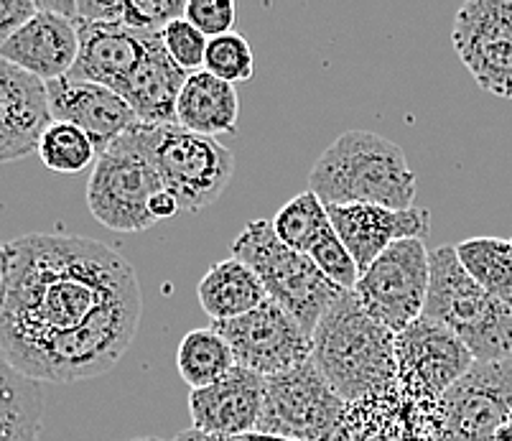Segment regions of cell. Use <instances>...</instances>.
Wrapping results in <instances>:
<instances>
[{
  "label": "cell",
  "instance_id": "obj_1",
  "mask_svg": "<svg viewBox=\"0 0 512 441\" xmlns=\"http://www.w3.org/2000/svg\"><path fill=\"white\" fill-rule=\"evenodd\" d=\"M143 314L136 268L100 240L31 232L6 243L0 350L39 383H77L118 365Z\"/></svg>",
  "mask_w": 512,
  "mask_h": 441
},
{
  "label": "cell",
  "instance_id": "obj_2",
  "mask_svg": "<svg viewBox=\"0 0 512 441\" xmlns=\"http://www.w3.org/2000/svg\"><path fill=\"white\" fill-rule=\"evenodd\" d=\"M309 192L327 207L380 204L390 210H411L416 174L403 148L390 138L372 131H347L314 161Z\"/></svg>",
  "mask_w": 512,
  "mask_h": 441
},
{
  "label": "cell",
  "instance_id": "obj_3",
  "mask_svg": "<svg viewBox=\"0 0 512 441\" xmlns=\"http://www.w3.org/2000/svg\"><path fill=\"white\" fill-rule=\"evenodd\" d=\"M311 360L347 403L385 391L398 373L395 334L344 291L316 324Z\"/></svg>",
  "mask_w": 512,
  "mask_h": 441
},
{
  "label": "cell",
  "instance_id": "obj_4",
  "mask_svg": "<svg viewBox=\"0 0 512 441\" xmlns=\"http://www.w3.org/2000/svg\"><path fill=\"white\" fill-rule=\"evenodd\" d=\"M423 317L449 327L477 362L512 360V304L495 299L459 263L454 245L431 250Z\"/></svg>",
  "mask_w": 512,
  "mask_h": 441
},
{
  "label": "cell",
  "instance_id": "obj_5",
  "mask_svg": "<svg viewBox=\"0 0 512 441\" xmlns=\"http://www.w3.org/2000/svg\"><path fill=\"white\" fill-rule=\"evenodd\" d=\"M148 131L151 125L136 123L92 166L87 207L107 230L146 232L158 225L151 215V202L166 187L151 159Z\"/></svg>",
  "mask_w": 512,
  "mask_h": 441
},
{
  "label": "cell",
  "instance_id": "obj_6",
  "mask_svg": "<svg viewBox=\"0 0 512 441\" xmlns=\"http://www.w3.org/2000/svg\"><path fill=\"white\" fill-rule=\"evenodd\" d=\"M232 258L245 263L260 278L268 299L286 309L309 334H314L324 311L344 294L311 263L309 255L281 243L268 220L245 225L232 243Z\"/></svg>",
  "mask_w": 512,
  "mask_h": 441
},
{
  "label": "cell",
  "instance_id": "obj_7",
  "mask_svg": "<svg viewBox=\"0 0 512 441\" xmlns=\"http://www.w3.org/2000/svg\"><path fill=\"white\" fill-rule=\"evenodd\" d=\"M148 143L158 176L181 212L207 210L230 187L235 156L217 138L199 136L181 125H151Z\"/></svg>",
  "mask_w": 512,
  "mask_h": 441
},
{
  "label": "cell",
  "instance_id": "obj_8",
  "mask_svg": "<svg viewBox=\"0 0 512 441\" xmlns=\"http://www.w3.org/2000/svg\"><path fill=\"white\" fill-rule=\"evenodd\" d=\"M347 401L309 360L291 373L265 378L260 434L291 441H337Z\"/></svg>",
  "mask_w": 512,
  "mask_h": 441
},
{
  "label": "cell",
  "instance_id": "obj_9",
  "mask_svg": "<svg viewBox=\"0 0 512 441\" xmlns=\"http://www.w3.org/2000/svg\"><path fill=\"white\" fill-rule=\"evenodd\" d=\"M431 286V250L418 238L400 240L360 273L352 294L362 309L393 334L423 317Z\"/></svg>",
  "mask_w": 512,
  "mask_h": 441
},
{
  "label": "cell",
  "instance_id": "obj_10",
  "mask_svg": "<svg viewBox=\"0 0 512 441\" xmlns=\"http://www.w3.org/2000/svg\"><path fill=\"white\" fill-rule=\"evenodd\" d=\"M212 327L230 345L237 368H245L263 378L291 373L309 362L314 352L311 334L271 299L245 317L217 322Z\"/></svg>",
  "mask_w": 512,
  "mask_h": 441
},
{
  "label": "cell",
  "instance_id": "obj_11",
  "mask_svg": "<svg viewBox=\"0 0 512 441\" xmlns=\"http://www.w3.org/2000/svg\"><path fill=\"white\" fill-rule=\"evenodd\" d=\"M441 398L398 378L380 393L347 403L337 441H441Z\"/></svg>",
  "mask_w": 512,
  "mask_h": 441
},
{
  "label": "cell",
  "instance_id": "obj_12",
  "mask_svg": "<svg viewBox=\"0 0 512 441\" xmlns=\"http://www.w3.org/2000/svg\"><path fill=\"white\" fill-rule=\"evenodd\" d=\"M451 46L472 80L512 100V0H469L454 16Z\"/></svg>",
  "mask_w": 512,
  "mask_h": 441
},
{
  "label": "cell",
  "instance_id": "obj_13",
  "mask_svg": "<svg viewBox=\"0 0 512 441\" xmlns=\"http://www.w3.org/2000/svg\"><path fill=\"white\" fill-rule=\"evenodd\" d=\"M512 413V360L474 362L441 396V441H497Z\"/></svg>",
  "mask_w": 512,
  "mask_h": 441
},
{
  "label": "cell",
  "instance_id": "obj_14",
  "mask_svg": "<svg viewBox=\"0 0 512 441\" xmlns=\"http://www.w3.org/2000/svg\"><path fill=\"white\" fill-rule=\"evenodd\" d=\"M395 357V378L434 398L444 396L477 362L449 327L431 317L416 319L411 327L395 334Z\"/></svg>",
  "mask_w": 512,
  "mask_h": 441
},
{
  "label": "cell",
  "instance_id": "obj_15",
  "mask_svg": "<svg viewBox=\"0 0 512 441\" xmlns=\"http://www.w3.org/2000/svg\"><path fill=\"white\" fill-rule=\"evenodd\" d=\"M51 123L54 115L46 82L0 59V164L39 151Z\"/></svg>",
  "mask_w": 512,
  "mask_h": 441
},
{
  "label": "cell",
  "instance_id": "obj_16",
  "mask_svg": "<svg viewBox=\"0 0 512 441\" xmlns=\"http://www.w3.org/2000/svg\"><path fill=\"white\" fill-rule=\"evenodd\" d=\"M327 212L360 273L367 271L370 263L393 243L413 238L423 240L431 227V217L421 207L390 210L380 204H344V207H327Z\"/></svg>",
  "mask_w": 512,
  "mask_h": 441
},
{
  "label": "cell",
  "instance_id": "obj_17",
  "mask_svg": "<svg viewBox=\"0 0 512 441\" xmlns=\"http://www.w3.org/2000/svg\"><path fill=\"white\" fill-rule=\"evenodd\" d=\"M49 105L54 120L72 123L87 133L97 153L107 151L125 131L138 123L136 113L115 90L85 80L49 82Z\"/></svg>",
  "mask_w": 512,
  "mask_h": 441
},
{
  "label": "cell",
  "instance_id": "obj_18",
  "mask_svg": "<svg viewBox=\"0 0 512 441\" xmlns=\"http://www.w3.org/2000/svg\"><path fill=\"white\" fill-rule=\"evenodd\" d=\"M79 57L69 77L120 92L161 34H143L123 23H77Z\"/></svg>",
  "mask_w": 512,
  "mask_h": 441
},
{
  "label": "cell",
  "instance_id": "obj_19",
  "mask_svg": "<svg viewBox=\"0 0 512 441\" xmlns=\"http://www.w3.org/2000/svg\"><path fill=\"white\" fill-rule=\"evenodd\" d=\"M265 398V378L245 368H232L217 383L189 393L194 429L212 436H240L258 429Z\"/></svg>",
  "mask_w": 512,
  "mask_h": 441
},
{
  "label": "cell",
  "instance_id": "obj_20",
  "mask_svg": "<svg viewBox=\"0 0 512 441\" xmlns=\"http://www.w3.org/2000/svg\"><path fill=\"white\" fill-rule=\"evenodd\" d=\"M79 57L77 23L39 8L11 41L0 46V59L34 74L41 82H57L69 77Z\"/></svg>",
  "mask_w": 512,
  "mask_h": 441
},
{
  "label": "cell",
  "instance_id": "obj_21",
  "mask_svg": "<svg viewBox=\"0 0 512 441\" xmlns=\"http://www.w3.org/2000/svg\"><path fill=\"white\" fill-rule=\"evenodd\" d=\"M189 74L174 64L164 41L158 39L130 74L118 95L136 113L138 123L176 125V102Z\"/></svg>",
  "mask_w": 512,
  "mask_h": 441
},
{
  "label": "cell",
  "instance_id": "obj_22",
  "mask_svg": "<svg viewBox=\"0 0 512 441\" xmlns=\"http://www.w3.org/2000/svg\"><path fill=\"white\" fill-rule=\"evenodd\" d=\"M240 97L235 85L217 80L207 69L189 74L176 102V125L199 136H227L237 131Z\"/></svg>",
  "mask_w": 512,
  "mask_h": 441
},
{
  "label": "cell",
  "instance_id": "obj_23",
  "mask_svg": "<svg viewBox=\"0 0 512 441\" xmlns=\"http://www.w3.org/2000/svg\"><path fill=\"white\" fill-rule=\"evenodd\" d=\"M197 296L212 324L245 317L268 301L260 278L237 258L214 263L199 281Z\"/></svg>",
  "mask_w": 512,
  "mask_h": 441
},
{
  "label": "cell",
  "instance_id": "obj_24",
  "mask_svg": "<svg viewBox=\"0 0 512 441\" xmlns=\"http://www.w3.org/2000/svg\"><path fill=\"white\" fill-rule=\"evenodd\" d=\"M44 391L0 350V441H41Z\"/></svg>",
  "mask_w": 512,
  "mask_h": 441
},
{
  "label": "cell",
  "instance_id": "obj_25",
  "mask_svg": "<svg viewBox=\"0 0 512 441\" xmlns=\"http://www.w3.org/2000/svg\"><path fill=\"white\" fill-rule=\"evenodd\" d=\"M235 368V355L214 327L186 332L176 350V370L192 391L207 388Z\"/></svg>",
  "mask_w": 512,
  "mask_h": 441
},
{
  "label": "cell",
  "instance_id": "obj_26",
  "mask_svg": "<svg viewBox=\"0 0 512 441\" xmlns=\"http://www.w3.org/2000/svg\"><path fill=\"white\" fill-rule=\"evenodd\" d=\"M464 271L495 299L512 304V245L502 238H469L454 245Z\"/></svg>",
  "mask_w": 512,
  "mask_h": 441
},
{
  "label": "cell",
  "instance_id": "obj_27",
  "mask_svg": "<svg viewBox=\"0 0 512 441\" xmlns=\"http://www.w3.org/2000/svg\"><path fill=\"white\" fill-rule=\"evenodd\" d=\"M273 230L281 238V243H286L288 248L299 250V253H309L311 245L324 235V232L332 227L329 220L327 204L321 202L314 192H301L286 202L278 210V215L273 217Z\"/></svg>",
  "mask_w": 512,
  "mask_h": 441
},
{
  "label": "cell",
  "instance_id": "obj_28",
  "mask_svg": "<svg viewBox=\"0 0 512 441\" xmlns=\"http://www.w3.org/2000/svg\"><path fill=\"white\" fill-rule=\"evenodd\" d=\"M36 153H39L41 164L49 171H57V174H79L90 164L95 166L97 156H100L92 138L82 128L62 123V120H54L46 128Z\"/></svg>",
  "mask_w": 512,
  "mask_h": 441
},
{
  "label": "cell",
  "instance_id": "obj_29",
  "mask_svg": "<svg viewBox=\"0 0 512 441\" xmlns=\"http://www.w3.org/2000/svg\"><path fill=\"white\" fill-rule=\"evenodd\" d=\"M204 69L214 74L217 80L230 82H248L253 80L255 72V57L245 36L240 34H225L217 39H209L207 46V59H204Z\"/></svg>",
  "mask_w": 512,
  "mask_h": 441
},
{
  "label": "cell",
  "instance_id": "obj_30",
  "mask_svg": "<svg viewBox=\"0 0 512 441\" xmlns=\"http://www.w3.org/2000/svg\"><path fill=\"white\" fill-rule=\"evenodd\" d=\"M306 255H309L311 263H314L329 281L337 283L339 289L355 291L357 278H360V268H357L355 258L349 255V250L344 248V243L339 240L334 227H329V230L311 245Z\"/></svg>",
  "mask_w": 512,
  "mask_h": 441
},
{
  "label": "cell",
  "instance_id": "obj_31",
  "mask_svg": "<svg viewBox=\"0 0 512 441\" xmlns=\"http://www.w3.org/2000/svg\"><path fill=\"white\" fill-rule=\"evenodd\" d=\"M161 41H164L169 57L179 69L186 74H197L204 69V59H207L209 39L186 21V18H176L161 31Z\"/></svg>",
  "mask_w": 512,
  "mask_h": 441
},
{
  "label": "cell",
  "instance_id": "obj_32",
  "mask_svg": "<svg viewBox=\"0 0 512 441\" xmlns=\"http://www.w3.org/2000/svg\"><path fill=\"white\" fill-rule=\"evenodd\" d=\"M184 0H125L123 26L143 34H161L176 18H184Z\"/></svg>",
  "mask_w": 512,
  "mask_h": 441
},
{
  "label": "cell",
  "instance_id": "obj_33",
  "mask_svg": "<svg viewBox=\"0 0 512 441\" xmlns=\"http://www.w3.org/2000/svg\"><path fill=\"white\" fill-rule=\"evenodd\" d=\"M184 18L197 26L207 39L232 34L237 21V8L232 0H186Z\"/></svg>",
  "mask_w": 512,
  "mask_h": 441
},
{
  "label": "cell",
  "instance_id": "obj_34",
  "mask_svg": "<svg viewBox=\"0 0 512 441\" xmlns=\"http://www.w3.org/2000/svg\"><path fill=\"white\" fill-rule=\"evenodd\" d=\"M36 13L39 3L34 0H0V46L11 41Z\"/></svg>",
  "mask_w": 512,
  "mask_h": 441
},
{
  "label": "cell",
  "instance_id": "obj_35",
  "mask_svg": "<svg viewBox=\"0 0 512 441\" xmlns=\"http://www.w3.org/2000/svg\"><path fill=\"white\" fill-rule=\"evenodd\" d=\"M171 441H232V436H212V434H202L197 429H186L181 431L179 436H174Z\"/></svg>",
  "mask_w": 512,
  "mask_h": 441
},
{
  "label": "cell",
  "instance_id": "obj_36",
  "mask_svg": "<svg viewBox=\"0 0 512 441\" xmlns=\"http://www.w3.org/2000/svg\"><path fill=\"white\" fill-rule=\"evenodd\" d=\"M3 278H6V243H0V296H3Z\"/></svg>",
  "mask_w": 512,
  "mask_h": 441
},
{
  "label": "cell",
  "instance_id": "obj_37",
  "mask_svg": "<svg viewBox=\"0 0 512 441\" xmlns=\"http://www.w3.org/2000/svg\"><path fill=\"white\" fill-rule=\"evenodd\" d=\"M133 441H156V439H133Z\"/></svg>",
  "mask_w": 512,
  "mask_h": 441
},
{
  "label": "cell",
  "instance_id": "obj_38",
  "mask_svg": "<svg viewBox=\"0 0 512 441\" xmlns=\"http://www.w3.org/2000/svg\"><path fill=\"white\" fill-rule=\"evenodd\" d=\"M510 245H512V238H510Z\"/></svg>",
  "mask_w": 512,
  "mask_h": 441
},
{
  "label": "cell",
  "instance_id": "obj_39",
  "mask_svg": "<svg viewBox=\"0 0 512 441\" xmlns=\"http://www.w3.org/2000/svg\"><path fill=\"white\" fill-rule=\"evenodd\" d=\"M156 441H161V439H156Z\"/></svg>",
  "mask_w": 512,
  "mask_h": 441
}]
</instances>
